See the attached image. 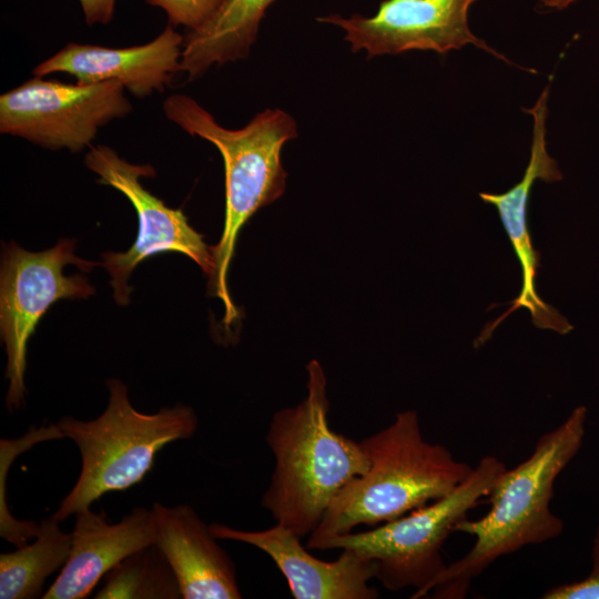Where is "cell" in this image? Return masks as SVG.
<instances>
[{
  "mask_svg": "<svg viewBox=\"0 0 599 599\" xmlns=\"http://www.w3.org/2000/svg\"><path fill=\"white\" fill-rule=\"evenodd\" d=\"M165 11L171 26L195 30L216 10L222 0H144Z\"/></svg>",
  "mask_w": 599,
  "mask_h": 599,
  "instance_id": "19",
  "label": "cell"
},
{
  "mask_svg": "<svg viewBox=\"0 0 599 599\" xmlns=\"http://www.w3.org/2000/svg\"><path fill=\"white\" fill-rule=\"evenodd\" d=\"M506 469L497 457L485 456L447 496L373 529L335 536L321 550H353L375 564V579L384 588H414L410 598L427 597L430 585L447 566L441 555L446 539L488 497Z\"/></svg>",
  "mask_w": 599,
  "mask_h": 599,
  "instance_id": "6",
  "label": "cell"
},
{
  "mask_svg": "<svg viewBox=\"0 0 599 599\" xmlns=\"http://www.w3.org/2000/svg\"><path fill=\"white\" fill-rule=\"evenodd\" d=\"M586 420L587 408H573L564 423L539 437L527 459L498 477L488 495L489 511L479 519L466 518L455 526V532L475 538L473 547L445 567L430 585L428 595L461 599L473 580L500 557L561 534L564 522L550 510L554 485L579 451Z\"/></svg>",
  "mask_w": 599,
  "mask_h": 599,
  "instance_id": "1",
  "label": "cell"
},
{
  "mask_svg": "<svg viewBox=\"0 0 599 599\" xmlns=\"http://www.w3.org/2000/svg\"><path fill=\"white\" fill-rule=\"evenodd\" d=\"M579 0H540L539 7L545 10H562Z\"/></svg>",
  "mask_w": 599,
  "mask_h": 599,
  "instance_id": "22",
  "label": "cell"
},
{
  "mask_svg": "<svg viewBox=\"0 0 599 599\" xmlns=\"http://www.w3.org/2000/svg\"><path fill=\"white\" fill-rule=\"evenodd\" d=\"M544 599H599V576L590 575L588 578L556 586L546 591Z\"/></svg>",
  "mask_w": 599,
  "mask_h": 599,
  "instance_id": "20",
  "label": "cell"
},
{
  "mask_svg": "<svg viewBox=\"0 0 599 599\" xmlns=\"http://www.w3.org/2000/svg\"><path fill=\"white\" fill-rule=\"evenodd\" d=\"M84 163L99 175V183L125 195L138 214V235L132 246L126 252L102 254L101 265L111 276L114 300L119 305H126L130 301L129 278L133 270L159 253H181L193 260L211 278L214 273L212 246L205 244L181 210L166 206L140 182L141 177L155 175L150 165L132 164L106 145L91 146Z\"/></svg>",
  "mask_w": 599,
  "mask_h": 599,
  "instance_id": "9",
  "label": "cell"
},
{
  "mask_svg": "<svg viewBox=\"0 0 599 599\" xmlns=\"http://www.w3.org/2000/svg\"><path fill=\"white\" fill-rule=\"evenodd\" d=\"M71 531V550L42 599H83L114 566L131 554L156 542L151 509L135 507L118 522L91 507L78 510Z\"/></svg>",
  "mask_w": 599,
  "mask_h": 599,
  "instance_id": "14",
  "label": "cell"
},
{
  "mask_svg": "<svg viewBox=\"0 0 599 599\" xmlns=\"http://www.w3.org/2000/svg\"><path fill=\"white\" fill-rule=\"evenodd\" d=\"M550 82L541 91L536 103L522 111L532 116V138L530 158L522 179L508 191L501 194L481 192L479 197L494 205L500 221L512 244L515 254L522 272V287L520 294L511 302L512 306L486 327L476 339L475 347L483 345L491 335L496 325L519 307L527 308L536 327L551 329L560 335L569 333L573 326L556 308L546 304L538 296L535 287V277L540 266V254L532 246L527 226V205L531 189L536 180L554 183L562 179L558 163L547 151L546 120L548 116V99Z\"/></svg>",
  "mask_w": 599,
  "mask_h": 599,
  "instance_id": "11",
  "label": "cell"
},
{
  "mask_svg": "<svg viewBox=\"0 0 599 599\" xmlns=\"http://www.w3.org/2000/svg\"><path fill=\"white\" fill-rule=\"evenodd\" d=\"M164 114L192 136L213 143L221 152L225 170V216L220 242L212 246L214 273L210 292L224 304V323L237 318L227 275L241 230L263 206L285 190L283 145L297 136L294 119L282 110H265L242 129L221 126L195 100L172 94L163 103Z\"/></svg>",
  "mask_w": 599,
  "mask_h": 599,
  "instance_id": "4",
  "label": "cell"
},
{
  "mask_svg": "<svg viewBox=\"0 0 599 599\" xmlns=\"http://www.w3.org/2000/svg\"><path fill=\"white\" fill-rule=\"evenodd\" d=\"M85 22L89 26L106 24L114 14L116 0H79Z\"/></svg>",
  "mask_w": 599,
  "mask_h": 599,
  "instance_id": "21",
  "label": "cell"
},
{
  "mask_svg": "<svg viewBox=\"0 0 599 599\" xmlns=\"http://www.w3.org/2000/svg\"><path fill=\"white\" fill-rule=\"evenodd\" d=\"M590 575L599 576V527L597 529L592 546V568Z\"/></svg>",
  "mask_w": 599,
  "mask_h": 599,
  "instance_id": "23",
  "label": "cell"
},
{
  "mask_svg": "<svg viewBox=\"0 0 599 599\" xmlns=\"http://www.w3.org/2000/svg\"><path fill=\"white\" fill-rule=\"evenodd\" d=\"M276 0H222L213 14L184 38L180 70L190 80L211 65L247 57L267 8Z\"/></svg>",
  "mask_w": 599,
  "mask_h": 599,
  "instance_id": "16",
  "label": "cell"
},
{
  "mask_svg": "<svg viewBox=\"0 0 599 599\" xmlns=\"http://www.w3.org/2000/svg\"><path fill=\"white\" fill-rule=\"evenodd\" d=\"M156 546L167 559L183 599H240L236 568L195 509L152 505Z\"/></svg>",
  "mask_w": 599,
  "mask_h": 599,
  "instance_id": "15",
  "label": "cell"
},
{
  "mask_svg": "<svg viewBox=\"0 0 599 599\" xmlns=\"http://www.w3.org/2000/svg\"><path fill=\"white\" fill-rule=\"evenodd\" d=\"M307 395L278 409L266 433L275 466L261 505L275 524L311 535L341 490L368 468L361 445L332 429L327 380L318 361L307 366Z\"/></svg>",
  "mask_w": 599,
  "mask_h": 599,
  "instance_id": "2",
  "label": "cell"
},
{
  "mask_svg": "<svg viewBox=\"0 0 599 599\" xmlns=\"http://www.w3.org/2000/svg\"><path fill=\"white\" fill-rule=\"evenodd\" d=\"M184 38L169 24L151 42L128 48L69 43L38 64L34 77L64 72L79 83L118 81L136 98L163 91L180 71Z\"/></svg>",
  "mask_w": 599,
  "mask_h": 599,
  "instance_id": "13",
  "label": "cell"
},
{
  "mask_svg": "<svg viewBox=\"0 0 599 599\" xmlns=\"http://www.w3.org/2000/svg\"><path fill=\"white\" fill-rule=\"evenodd\" d=\"M49 517L39 524L31 542L0 555V598L33 599L42 596L45 579L67 562L71 532Z\"/></svg>",
  "mask_w": 599,
  "mask_h": 599,
  "instance_id": "17",
  "label": "cell"
},
{
  "mask_svg": "<svg viewBox=\"0 0 599 599\" xmlns=\"http://www.w3.org/2000/svg\"><path fill=\"white\" fill-rule=\"evenodd\" d=\"M105 410L91 420L64 416L57 423L81 456V469L72 489L51 518L61 522L91 507L103 495L124 491L141 483L166 445L193 437L199 419L192 407L176 404L156 413L136 410L124 383L108 379Z\"/></svg>",
  "mask_w": 599,
  "mask_h": 599,
  "instance_id": "5",
  "label": "cell"
},
{
  "mask_svg": "<svg viewBox=\"0 0 599 599\" xmlns=\"http://www.w3.org/2000/svg\"><path fill=\"white\" fill-rule=\"evenodd\" d=\"M95 599H180L176 577L156 544L144 547L114 566Z\"/></svg>",
  "mask_w": 599,
  "mask_h": 599,
  "instance_id": "18",
  "label": "cell"
},
{
  "mask_svg": "<svg viewBox=\"0 0 599 599\" xmlns=\"http://www.w3.org/2000/svg\"><path fill=\"white\" fill-rule=\"evenodd\" d=\"M212 534L221 540L247 544L266 554L283 573L294 599H376L369 585L375 564L353 550L342 549L332 561L316 558L301 542V537L275 524L264 530H241L223 524H211Z\"/></svg>",
  "mask_w": 599,
  "mask_h": 599,
  "instance_id": "12",
  "label": "cell"
},
{
  "mask_svg": "<svg viewBox=\"0 0 599 599\" xmlns=\"http://www.w3.org/2000/svg\"><path fill=\"white\" fill-rule=\"evenodd\" d=\"M361 445L368 468L332 501L309 535V550H321L328 539L358 526L375 527L440 499L474 469L444 445L426 440L414 409L399 412L392 424Z\"/></svg>",
  "mask_w": 599,
  "mask_h": 599,
  "instance_id": "3",
  "label": "cell"
},
{
  "mask_svg": "<svg viewBox=\"0 0 599 599\" xmlns=\"http://www.w3.org/2000/svg\"><path fill=\"white\" fill-rule=\"evenodd\" d=\"M75 240L61 238L53 247L29 252L16 242L6 244L0 271V332L6 346V378L9 412L24 403L27 345L37 325L60 300H82L95 293L83 275L67 276L63 268L75 265L88 273L101 264L78 257Z\"/></svg>",
  "mask_w": 599,
  "mask_h": 599,
  "instance_id": "7",
  "label": "cell"
},
{
  "mask_svg": "<svg viewBox=\"0 0 599 599\" xmlns=\"http://www.w3.org/2000/svg\"><path fill=\"white\" fill-rule=\"evenodd\" d=\"M478 0H383L367 18L329 14L317 18L345 30L354 52L364 49L368 58L399 54L410 50H432L446 54L473 44L510 65H515L469 28L470 7Z\"/></svg>",
  "mask_w": 599,
  "mask_h": 599,
  "instance_id": "10",
  "label": "cell"
},
{
  "mask_svg": "<svg viewBox=\"0 0 599 599\" xmlns=\"http://www.w3.org/2000/svg\"><path fill=\"white\" fill-rule=\"evenodd\" d=\"M118 81L65 83L30 79L0 97V132L50 150L91 148L101 126L132 106Z\"/></svg>",
  "mask_w": 599,
  "mask_h": 599,
  "instance_id": "8",
  "label": "cell"
}]
</instances>
